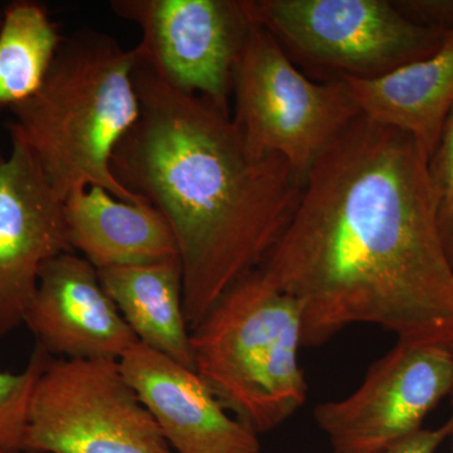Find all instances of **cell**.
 Masks as SVG:
<instances>
[{"instance_id": "1", "label": "cell", "mask_w": 453, "mask_h": 453, "mask_svg": "<svg viewBox=\"0 0 453 453\" xmlns=\"http://www.w3.org/2000/svg\"><path fill=\"white\" fill-rule=\"evenodd\" d=\"M428 162L410 134L360 113L310 170L258 268L299 303L303 348L357 324L453 347V267Z\"/></svg>"}, {"instance_id": "2", "label": "cell", "mask_w": 453, "mask_h": 453, "mask_svg": "<svg viewBox=\"0 0 453 453\" xmlns=\"http://www.w3.org/2000/svg\"><path fill=\"white\" fill-rule=\"evenodd\" d=\"M134 80L140 116L116 146L111 170L169 223L192 329L261 267L290 225L303 181L279 155L255 153L231 111L172 88L139 57Z\"/></svg>"}, {"instance_id": "3", "label": "cell", "mask_w": 453, "mask_h": 453, "mask_svg": "<svg viewBox=\"0 0 453 453\" xmlns=\"http://www.w3.org/2000/svg\"><path fill=\"white\" fill-rule=\"evenodd\" d=\"M136 50L82 28L62 40L41 88L12 106L9 134L22 140L57 198L100 187L122 202L149 204L119 183L116 146L138 121Z\"/></svg>"}, {"instance_id": "4", "label": "cell", "mask_w": 453, "mask_h": 453, "mask_svg": "<svg viewBox=\"0 0 453 453\" xmlns=\"http://www.w3.org/2000/svg\"><path fill=\"white\" fill-rule=\"evenodd\" d=\"M195 372L257 434L288 421L308 399L299 365V303L255 270L190 329Z\"/></svg>"}, {"instance_id": "5", "label": "cell", "mask_w": 453, "mask_h": 453, "mask_svg": "<svg viewBox=\"0 0 453 453\" xmlns=\"http://www.w3.org/2000/svg\"><path fill=\"white\" fill-rule=\"evenodd\" d=\"M232 119L257 154L283 157L305 183L319 157L360 115L342 79L314 81L251 22L232 73Z\"/></svg>"}, {"instance_id": "6", "label": "cell", "mask_w": 453, "mask_h": 453, "mask_svg": "<svg viewBox=\"0 0 453 453\" xmlns=\"http://www.w3.org/2000/svg\"><path fill=\"white\" fill-rule=\"evenodd\" d=\"M292 61L333 79H372L436 52L446 29L405 17L388 0H241Z\"/></svg>"}, {"instance_id": "7", "label": "cell", "mask_w": 453, "mask_h": 453, "mask_svg": "<svg viewBox=\"0 0 453 453\" xmlns=\"http://www.w3.org/2000/svg\"><path fill=\"white\" fill-rule=\"evenodd\" d=\"M26 453H174L119 360L52 357L29 408Z\"/></svg>"}, {"instance_id": "8", "label": "cell", "mask_w": 453, "mask_h": 453, "mask_svg": "<svg viewBox=\"0 0 453 453\" xmlns=\"http://www.w3.org/2000/svg\"><path fill=\"white\" fill-rule=\"evenodd\" d=\"M142 29L140 61L163 81L229 110L232 73L251 20L241 0H112Z\"/></svg>"}, {"instance_id": "9", "label": "cell", "mask_w": 453, "mask_h": 453, "mask_svg": "<svg viewBox=\"0 0 453 453\" xmlns=\"http://www.w3.org/2000/svg\"><path fill=\"white\" fill-rule=\"evenodd\" d=\"M452 395L453 347L398 340L356 392L316 405L314 418L334 451H372L421 429Z\"/></svg>"}, {"instance_id": "10", "label": "cell", "mask_w": 453, "mask_h": 453, "mask_svg": "<svg viewBox=\"0 0 453 453\" xmlns=\"http://www.w3.org/2000/svg\"><path fill=\"white\" fill-rule=\"evenodd\" d=\"M0 150V338L25 324L47 261L73 252L65 202L57 198L40 166L18 136Z\"/></svg>"}, {"instance_id": "11", "label": "cell", "mask_w": 453, "mask_h": 453, "mask_svg": "<svg viewBox=\"0 0 453 453\" xmlns=\"http://www.w3.org/2000/svg\"><path fill=\"white\" fill-rule=\"evenodd\" d=\"M25 324L35 345L62 359L120 360L139 342L101 285L96 268L73 252L42 266Z\"/></svg>"}, {"instance_id": "12", "label": "cell", "mask_w": 453, "mask_h": 453, "mask_svg": "<svg viewBox=\"0 0 453 453\" xmlns=\"http://www.w3.org/2000/svg\"><path fill=\"white\" fill-rule=\"evenodd\" d=\"M119 365L174 451L261 453L258 434L232 418L193 369L140 342Z\"/></svg>"}, {"instance_id": "13", "label": "cell", "mask_w": 453, "mask_h": 453, "mask_svg": "<svg viewBox=\"0 0 453 453\" xmlns=\"http://www.w3.org/2000/svg\"><path fill=\"white\" fill-rule=\"evenodd\" d=\"M342 80L363 115L410 134L429 159L453 111V28L431 56L372 79Z\"/></svg>"}, {"instance_id": "14", "label": "cell", "mask_w": 453, "mask_h": 453, "mask_svg": "<svg viewBox=\"0 0 453 453\" xmlns=\"http://www.w3.org/2000/svg\"><path fill=\"white\" fill-rule=\"evenodd\" d=\"M68 242L96 270L179 257L169 223L150 204H131L100 187L65 201Z\"/></svg>"}, {"instance_id": "15", "label": "cell", "mask_w": 453, "mask_h": 453, "mask_svg": "<svg viewBox=\"0 0 453 453\" xmlns=\"http://www.w3.org/2000/svg\"><path fill=\"white\" fill-rule=\"evenodd\" d=\"M101 285L140 342L195 371L179 257L97 270Z\"/></svg>"}, {"instance_id": "16", "label": "cell", "mask_w": 453, "mask_h": 453, "mask_svg": "<svg viewBox=\"0 0 453 453\" xmlns=\"http://www.w3.org/2000/svg\"><path fill=\"white\" fill-rule=\"evenodd\" d=\"M62 40L44 7L9 3L0 26V107L11 109L41 88Z\"/></svg>"}, {"instance_id": "17", "label": "cell", "mask_w": 453, "mask_h": 453, "mask_svg": "<svg viewBox=\"0 0 453 453\" xmlns=\"http://www.w3.org/2000/svg\"><path fill=\"white\" fill-rule=\"evenodd\" d=\"M52 357L35 345L25 371L0 372V453L25 452L33 393Z\"/></svg>"}, {"instance_id": "18", "label": "cell", "mask_w": 453, "mask_h": 453, "mask_svg": "<svg viewBox=\"0 0 453 453\" xmlns=\"http://www.w3.org/2000/svg\"><path fill=\"white\" fill-rule=\"evenodd\" d=\"M428 170L441 237L453 267V111L443 127L436 150L429 157Z\"/></svg>"}, {"instance_id": "19", "label": "cell", "mask_w": 453, "mask_h": 453, "mask_svg": "<svg viewBox=\"0 0 453 453\" xmlns=\"http://www.w3.org/2000/svg\"><path fill=\"white\" fill-rule=\"evenodd\" d=\"M449 434H451V425L447 421L440 428L418 429L401 440L372 451L347 452L333 449V453H436L438 447L442 445L443 441L449 438Z\"/></svg>"}, {"instance_id": "20", "label": "cell", "mask_w": 453, "mask_h": 453, "mask_svg": "<svg viewBox=\"0 0 453 453\" xmlns=\"http://www.w3.org/2000/svg\"><path fill=\"white\" fill-rule=\"evenodd\" d=\"M405 17L421 25L453 28V0H395Z\"/></svg>"}, {"instance_id": "21", "label": "cell", "mask_w": 453, "mask_h": 453, "mask_svg": "<svg viewBox=\"0 0 453 453\" xmlns=\"http://www.w3.org/2000/svg\"><path fill=\"white\" fill-rule=\"evenodd\" d=\"M452 398V414L451 417H449V423L451 425V434H449V440H451V449L453 453V395L451 396Z\"/></svg>"}, {"instance_id": "22", "label": "cell", "mask_w": 453, "mask_h": 453, "mask_svg": "<svg viewBox=\"0 0 453 453\" xmlns=\"http://www.w3.org/2000/svg\"><path fill=\"white\" fill-rule=\"evenodd\" d=\"M2 20H3V12H2V9H0V26H2Z\"/></svg>"}]
</instances>
